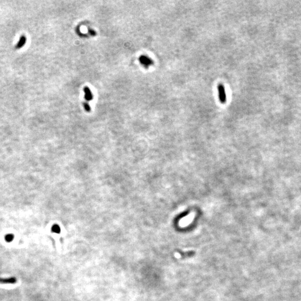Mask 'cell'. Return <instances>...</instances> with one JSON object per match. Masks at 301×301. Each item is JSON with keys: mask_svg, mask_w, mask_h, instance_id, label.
<instances>
[{"mask_svg": "<svg viewBox=\"0 0 301 301\" xmlns=\"http://www.w3.org/2000/svg\"><path fill=\"white\" fill-rule=\"evenodd\" d=\"M217 91L219 93V98L220 101L225 104L226 101V95L225 89L222 84H220L217 85Z\"/></svg>", "mask_w": 301, "mask_h": 301, "instance_id": "obj_1", "label": "cell"}, {"mask_svg": "<svg viewBox=\"0 0 301 301\" xmlns=\"http://www.w3.org/2000/svg\"><path fill=\"white\" fill-rule=\"evenodd\" d=\"M140 61L142 65L146 67H148L151 65H153V60L149 57L147 56L143 55L140 58Z\"/></svg>", "mask_w": 301, "mask_h": 301, "instance_id": "obj_2", "label": "cell"}, {"mask_svg": "<svg viewBox=\"0 0 301 301\" xmlns=\"http://www.w3.org/2000/svg\"><path fill=\"white\" fill-rule=\"evenodd\" d=\"M194 217H195L194 213H190L189 215L183 218L180 221V225L181 226L188 225L192 221Z\"/></svg>", "mask_w": 301, "mask_h": 301, "instance_id": "obj_3", "label": "cell"}, {"mask_svg": "<svg viewBox=\"0 0 301 301\" xmlns=\"http://www.w3.org/2000/svg\"><path fill=\"white\" fill-rule=\"evenodd\" d=\"M16 282L17 279L14 276L7 278H0V283L1 284H15Z\"/></svg>", "mask_w": 301, "mask_h": 301, "instance_id": "obj_4", "label": "cell"}, {"mask_svg": "<svg viewBox=\"0 0 301 301\" xmlns=\"http://www.w3.org/2000/svg\"><path fill=\"white\" fill-rule=\"evenodd\" d=\"M84 92L85 93V99L87 101H90L93 99V95L90 89L88 87H85L84 88Z\"/></svg>", "mask_w": 301, "mask_h": 301, "instance_id": "obj_5", "label": "cell"}, {"mask_svg": "<svg viewBox=\"0 0 301 301\" xmlns=\"http://www.w3.org/2000/svg\"><path fill=\"white\" fill-rule=\"evenodd\" d=\"M26 39L25 36H22L20 39V41L17 44L16 48H20L22 46H23L26 42Z\"/></svg>", "mask_w": 301, "mask_h": 301, "instance_id": "obj_6", "label": "cell"}, {"mask_svg": "<svg viewBox=\"0 0 301 301\" xmlns=\"http://www.w3.org/2000/svg\"><path fill=\"white\" fill-rule=\"evenodd\" d=\"M14 239V235L13 234H7L5 236V240L7 242H11Z\"/></svg>", "mask_w": 301, "mask_h": 301, "instance_id": "obj_7", "label": "cell"}, {"mask_svg": "<svg viewBox=\"0 0 301 301\" xmlns=\"http://www.w3.org/2000/svg\"><path fill=\"white\" fill-rule=\"evenodd\" d=\"M52 230L54 232H55V233H59L60 232V228H59V226L57 225L52 226Z\"/></svg>", "mask_w": 301, "mask_h": 301, "instance_id": "obj_8", "label": "cell"}, {"mask_svg": "<svg viewBox=\"0 0 301 301\" xmlns=\"http://www.w3.org/2000/svg\"><path fill=\"white\" fill-rule=\"evenodd\" d=\"M84 108L86 111H90L91 107H90V106H89V104L88 103H84Z\"/></svg>", "mask_w": 301, "mask_h": 301, "instance_id": "obj_9", "label": "cell"}, {"mask_svg": "<svg viewBox=\"0 0 301 301\" xmlns=\"http://www.w3.org/2000/svg\"><path fill=\"white\" fill-rule=\"evenodd\" d=\"M89 33H90L91 35H93V36H94V35H96V33L94 30H89Z\"/></svg>", "mask_w": 301, "mask_h": 301, "instance_id": "obj_10", "label": "cell"}]
</instances>
